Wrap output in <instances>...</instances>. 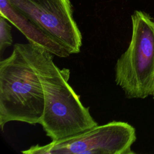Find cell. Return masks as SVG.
Segmentation results:
<instances>
[{
  "label": "cell",
  "instance_id": "ba28073f",
  "mask_svg": "<svg viewBox=\"0 0 154 154\" xmlns=\"http://www.w3.org/2000/svg\"><path fill=\"white\" fill-rule=\"evenodd\" d=\"M153 99H154V96H153Z\"/></svg>",
  "mask_w": 154,
  "mask_h": 154
},
{
  "label": "cell",
  "instance_id": "52a82bcc",
  "mask_svg": "<svg viewBox=\"0 0 154 154\" xmlns=\"http://www.w3.org/2000/svg\"><path fill=\"white\" fill-rule=\"evenodd\" d=\"M13 43L11 26L8 20L0 15V52L2 54L6 48Z\"/></svg>",
  "mask_w": 154,
  "mask_h": 154
},
{
  "label": "cell",
  "instance_id": "5b68a950",
  "mask_svg": "<svg viewBox=\"0 0 154 154\" xmlns=\"http://www.w3.org/2000/svg\"><path fill=\"white\" fill-rule=\"evenodd\" d=\"M26 17L64 46L78 54L82 34L73 17L70 0H8Z\"/></svg>",
  "mask_w": 154,
  "mask_h": 154
},
{
  "label": "cell",
  "instance_id": "277c9868",
  "mask_svg": "<svg viewBox=\"0 0 154 154\" xmlns=\"http://www.w3.org/2000/svg\"><path fill=\"white\" fill-rule=\"evenodd\" d=\"M135 129L127 122H108L45 145L36 144L24 154H132Z\"/></svg>",
  "mask_w": 154,
  "mask_h": 154
},
{
  "label": "cell",
  "instance_id": "3957f363",
  "mask_svg": "<svg viewBox=\"0 0 154 154\" xmlns=\"http://www.w3.org/2000/svg\"><path fill=\"white\" fill-rule=\"evenodd\" d=\"M132 35L114 67L116 84L128 99L154 96V20L135 10L131 15Z\"/></svg>",
  "mask_w": 154,
  "mask_h": 154
},
{
  "label": "cell",
  "instance_id": "6da1fadb",
  "mask_svg": "<svg viewBox=\"0 0 154 154\" xmlns=\"http://www.w3.org/2000/svg\"><path fill=\"white\" fill-rule=\"evenodd\" d=\"M39 46L16 43L11 55L0 61V127L10 122L40 123L44 93L37 64Z\"/></svg>",
  "mask_w": 154,
  "mask_h": 154
},
{
  "label": "cell",
  "instance_id": "7a4b0ae2",
  "mask_svg": "<svg viewBox=\"0 0 154 154\" xmlns=\"http://www.w3.org/2000/svg\"><path fill=\"white\" fill-rule=\"evenodd\" d=\"M53 54L39 46L37 69L45 105L40 124L52 141L73 136L98 125L69 83V69H60Z\"/></svg>",
  "mask_w": 154,
  "mask_h": 154
},
{
  "label": "cell",
  "instance_id": "8992f818",
  "mask_svg": "<svg viewBox=\"0 0 154 154\" xmlns=\"http://www.w3.org/2000/svg\"><path fill=\"white\" fill-rule=\"evenodd\" d=\"M0 15L17 28L29 43L40 46L60 58H67L70 55L64 46L14 7L8 0H0Z\"/></svg>",
  "mask_w": 154,
  "mask_h": 154
}]
</instances>
